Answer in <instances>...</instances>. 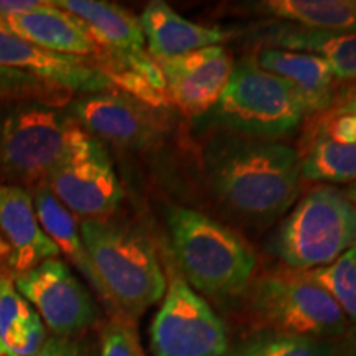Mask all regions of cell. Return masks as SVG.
Here are the masks:
<instances>
[{"label":"cell","instance_id":"1","mask_svg":"<svg viewBox=\"0 0 356 356\" xmlns=\"http://www.w3.org/2000/svg\"><path fill=\"white\" fill-rule=\"evenodd\" d=\"M204 175L226 215L264 228L286 213L300 190L299 152L279 140L222 134L204 149Z\"/></svg>","mask_w":356,"mask_h":356},{"label":"cell","instance_id":"2","mask_svg":"<svg viewBox=\"0 0 356 356\" xmlns=\"http://www.w3.org/2000/svg\"><path fill=\"white\" fill-rule=\"evenodd\" d=\"M79 233L92 270V287L113 317L136 322L167 291L152 243L139 231L106 220H83Z\"/></svg>","mask_w":356,"mask_h":356},{"label":"cell","instance_id":"3","mask_svg":"<svg viewBox=\"0 0 356 356\" xmlns=\"http://www.w3.org/2000/svg\"><path fill=\"white\" fill-rule=\"evenodd\" d=\"M180 275L211 299H229L248 291L257 257L239 234L190 208H172L167 218Z\"/></svg>","mask_w":356,"mask_h":356},{"label":"cell","instance_id":"4","mask_svg":"<svg viewBox=\"0 0 356 356\" xmlns=\"http://www.w3.org/2000/svg\"><path fill=\"white\" fill-rule=\"evenodd\" d=\"M248 314L259 332L338 340L348 318L337 302L302 270H274L251 280Z\"/></svg>","mask_w":356,"mask_h":356},{"label":"cell","instance_id":"5","mask_svg":"<svg viewBox=\"0 0 356 356\" xmlns=\"http://www.w3.org/2000/svg\"><path fill=\"white\" fill-rule=\"evenodd\" d=\"M356 246V208L345 191L330 185L312 188L270 241V251L292 270L328 266Z\"/></svg>","mask_w":356,"mask_h":356},{"label":"cell","instance_id":"6","mask_svg":"<svg viewBox=\"0 0 356 356\" xmlns=\"http://www.w3.org/2000/svg\"><path fill=\"white\" fill-rule=\"evenodd\" d=\"M210 113L213 122L228 134L275 140L299 126L307 109L286 79L259 68L252 58H244L234 65Z\"/></svg>","mask_w":356,"mask_h":356},{"label":"cell","instance_id":"7","mask_svg":"<svg viewBox=\"0 0 356 356\" xmlns=\"http://www.w3.org/2000/svg\"><path fill=\"white\" fill-rule=\"evenodd\" d=\"M76 127L55 106H15L0 118V172L12 185L43 184L68 152Z\"/></svg>","mask_w":356,"mask_h":356},{"label":"cell","instance_id":"8","mask_svg":"<svg viewBox=\"0 0 356 356\" xmlns=\"http://www.w3.org/2000/svg\"><path fill=\"white\" fill-rule=\"evenodd\" d=\"M44 184L73 215L84 220H106L122 200V186L108 152L79 124L68 152Z\"/></svg>","mask_w":356,"mask_h":356},{"label":"cell","instance_id":"9","mask_svg":"<svg viewBox=\"0 0 356 356\" xmlns=\"http://www.w3.org/2000/svg\"><path fill=\"white\" fill-rule=\"evenodd\" d=\"M154 356H226L225 323L180 274L170 275L162 305L150 325Z\"/></svg>","mask_w":356,"mask_h":356},{"label":"cell","instance_id":"10","mask_svg":"<svg viewBox=\"0 0 356 356\" xmlns=\"http://www.w3.org/2000/svg\"><path fill=\"white\" fill-rule=\"evenodd\" d=\"M13 284L53 335L73 338L91 328L99 318L91 293L70 266L58 257L15 275Z\"/></svg>","mask_w":356,"mask_h":356},{"label":"cell","instance_id":"11","mask_svg":"<svg viewBox=\"0 0 356 356\" xmlns=\"http://www.w3.org/2000/svg\"><path fill=\"white\" fill-rule=\"evenodd\" d=\"M68 114L88 134L124 149H145L163 132L160 111L122 91L81 95L70 104Z\"/></svg>","mask_w":356,"mask_h":356},{"label":"cell","instance_id":"12","mask_svg":"<svg viewBox=\"0 0 356 356\" xmlns=\"http://www.w3.org/2000/svg\"><path fill=\"white\" fill-rule=\"evenodd\" d=\"M0 68L30 74L66 92L96 95L111 91V84L91 58L58 55L15 37L0 24Z\"/></svg>","mask_w":356,"mask_h":356},{"label":"cell","instance_id":"13","mask_svg":"<svg viewBox=\"0 0 356 356\" xmlns=\"http://www.w3.org/2000/svg\"><path fill=\"white\" fill-rule=\"evenodd\" d=\"M168 99L181 114L198 118L215 108L234 63L222 47H208L160 61Z\"/></svg>","mask_w":356,"mask_h":356},{"label":"cell","instance_id":"14","mask_svg":"<svg viewBox=\"0 0 356 356\" xmlns=\"http://www.w3.org/2000/svg\"><path fill=\"white\" fill-rule=\"evenodd\" d=\"M0 233L8 248V267L15 275L61 254L40 226L32 193L25 186L0 185Z\"/></svg>","mask_w":356,"mask_h":356},{"label":"cell","instance_id":"15","mask_svg":"<svg viewBox=\"0 0 356 356\" xmlns=\"http://www.w3.org/2000/svg\"><path fill=\"white\" fill-rule=\"evenodd\" d=\"M0 24L15 37L58 55L92 60L101 53L83 22L53 2L22 15L0 17Z\"/></svg>","mask_w":356,"mask_h":356},{"label":"cell","instance_id":"16","mask_svg":"<svg viewBox=\"0 0 356 356\" xmlns=\"http://www.w3.org/2000/svg\"><path fill=\"white\" fill-rule=\"evenodd\" d=\"M149 55L157 63L208 47H220L231 38L229 30L186 20L162 0L149 2L140 15Z\"/></svg>","mask_w":356,"mask_h":356},{"label":"cell","instance_id":"17","mask_svg":"<svg viewBox=\"0 0 356 356\" xmlns=\"http://www.w3.org/2000/svg\"><path fill=\"white\" fill-rule=\"evenodd\" d=\"M252 60L267 73L286 79L299 92L307 114L325 113L332 109L337 101L335 76L323 58L309 53L264 48L252 56Z\"/></svg>","mask_w":356,"mask_h":356},{"label":"cell","instance_id":"18","mask_svg":"<svg viewBox=\"0 0 356 356\" xmlns=\"http://www.w3.org/2000/svg\"><path fill=\"white\" fill-rule=\"evenodd\" d=\"M53 3L81 20L102 51L118 56L145 51L140 22L124 7L99 0H58Z\"/></svg>","mask_w":356,"mask_h":356},{"label":"cell","instance_id":"19","mask_svg":"<svg viewBox=\"0 0 356 356\" xmlns=\"http://www.w3.org/2000/svg\"><path fill=\"white\" fill-rule=\"evenodd\" d=\"M267 43L279 50L309 53L323 58L335 79L356 81V33L325 32L280 22L261 32Z\"/></svg>","mask_w":356,"mask_h":356},{"label":"cell","instance_id":"20","mask_svg":"<svg viewBox=\"0 0 356 356\" xmlns=\"http://www.w3.org/2000/svg\"><path fill=\"white\" fill-rule=\"evenodd\" d=\"M47 340L43 320L17 291L13 280L0 274V343L19 356H35Z\"/></svg>","mask_w":356,"mask_h":356},{"label":"cell","instance_id":"21","mask_svg":"<svg viewBox=\"0 0 356 356\" xmlns=\"http://www.w3.org/2000/svg\"><path fill=\"white\" fill-rule=\"evenodd\" d=\"M254 8L307 29L356 33V0H266Z\"/></svg>","mask_w":356,"mask_h":356},{"label":"cell","instance_id":"22","mask_svg":"<svg viewBox=\"0 0 356 356\" xmlns=\"http://www.w3.org/2000/svg\"><path fill=\"white\" fill-rule=\"evenodd\" d=\"M32 198L35 215L44 234L56 244L61 254L68 257L92 286L91 264L84 249L76 218L53 195L44 181L33 186Z\"/></svg>","mask_w":356,"mask_h":356},{"label":"cell","instance_id":"23","mask_svg":"<svg viewBox=\"0 0 356 356\" xmlns=\"http://www.w3.org/2000/svg\"><path fill=\"white\" fill-rule=\"evenodd\" d=\"M300 175L312 181H356V145L337 144L318 134L305 132L302 140Z\"/></svg>","mask_w":356,"mask_h":356},{"label":"cell","instance_id":"24","mask_svg":"<svg viewBox=\"0 0 356 356\" xmlns=\"http://www.w3.org/2000/svg\"><path fill=\"white\" fill-rule=\"evenodd\" d=\"M228 356H338L337 340L256 332L236 345Z\"/></svg>","mask_w":356,"mask_h":356},{"label":"cell","instance_id":"25","mask_svg":"<svg viewBox=\"0 0 356 356\" xmlns=\"http://www.w3.org/2000/svg\"><path fill=\"white\" fill-rule=\"evenodd\" d=\"M304 273L337 302L346 318L350 317L356 322V246L343 252L332 264Z\"/></svg>","mask_w":356,"mask_h":356},{"label":"cell","instance_id":"26","mask_svg":"<svg viewBox=\"0 0 356 356\" xmlns=\"http://www.w3.org/2000/svg\"><path fill=\"white\" fill-rule=\"evenodd\" d=\"M97 356H144L136 322L122 317H111L101 332Z\"/></svg>","mask_w":356,"mask_h":356},{"label":"cell","instance_id":"27","mask_svg":"<svg viewBox=\"0 0 356 356\" xmlns=\"http://www.w3.org/2000/svg\"><path fill=\"white\" fill-rule=\"evenodd\" d=\"M305 132L318 134L337 144L356 145V114L345 104L317 114Z\"/></svg>","mask_w":356,"mask_h":356},{"label":"cell","instance_id":"28","mask_svg":"<svg viewBox=\"0 0 356 356\" xmlns=\"http://www.w3.org/2000/svg\"><path fill=\"white\" fill-rule=\"evenodd\" d=\"M44 88H51L40 79L30 76V74L20 73V71L0 68V96H19L26 95L33 96Z\"/></svg>","mask_w":356,"mask_h":356},{"label":"cell","instance_id":"29","mask_svg":"<svg viewBox=\"0 0 356 356\" xmlns=\"http://www.w3.org/2000/svg\"><path fill=\"white\" fill-rule=\"evenodd\" d=\"M35 356H86L78 340L66 337H48L42 350Z\"/></svg>","mask_w":356,"mask_h":356},{"label":"cell","instance_id":"30","mask_svg":"<svg viewBox=\"0 0 356 356\" xmlns=\"http://www.w3.org/2000/svg\"><path fill=\"white\" fill-rule=\"evenodd\" d=\"M47 3L42 0H0V17L22 15V13L38 10Z\"/></svg>","mask_w":356,"mask_h":356},{"label":"cell","instance_id":"31","mask_svg":"<svg viewBox=\"0 0 356 356\" xmlns=\"http://www.w3.org/2000/svg\"><path fill=\"white\" fill-rule=\"evenodd\" d=\"M338 356H356V322L350 325L343 337L337 340Z\"/></svg>","mask_w":356,"mask_h":356},{"label":"cell","instance_id":"32","mask_svg":"<svg viewBox=\"0 0 356 356\" xmlns=\"http://www.w3.org/2000/svg\"><path fill=\"white\" fill-rule=\"evenodd\" d=\"M346 197H348V200L351 203H353V207L356 208V181H353L348 186V190H346Z\"/></svg>","mask_w":356,"mask_h":356},{"label":"cell","instance_id":"33","mask_svg":"<svg viewBox=\"0 0 356 356\" xmlns=\"http://www.w3.org/2000/svg\"><path fill=\"white\" fill-rule=\"evenodd\" d=\"M0 356H19V355H15V353H13V351L8 350L6 345L0 343Z\"/></svg>","mask_w":356,"mask_h":356},{"label":"cell","instance_id":"34","mask_svg":"<svg viewBox=\"0 0 356 356\" xmlns=\"http://www.w3.org/2000/svg\"><path fill=\"white\" fill-rule=\"evenodd\" d=\"M343 104L346 106V108H348L351 113H355L356 114V96L353 97V99H350V101H346V102H343Z\"/></svg>","mask_w":356,"mask_h":356}]
</instances>
